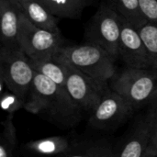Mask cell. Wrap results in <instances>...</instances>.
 I'll list each match as a JSON object with an SVG mask.
<instances>
[{"label":"cell","instance_id":"6da1fadb","mask_svg":"<svg viewBox=\"0 0 157 157\" xmlns=\"http://www.w3.org/2000/svg\"><path fill=\"white\" fill-rule=\"evenodd\" d=\"M24 109L29 113L42 115L62 128L75 126L83 112L65 88L36 71Z\"/></svg>","mask_w":157,"mask_h":157},{"label":"cell","instance_id":"7a4b0ae2","mask_svg":"<svg viewBox=\"0 0 157 157\" xmlns=\"http://www.w3.org/2000/svg\"><path fill=\"white\" fill-rule=\"evenodd\" d=\"M53 57L105 84H109L117 73L116 59L101 47L89 42L75 46L63 45Z\"/></svg>","mask_w":157,"mask_h":157},{"label":"cell","instance_id":"3957f363","mask_svg":"<svg viewBox=\"0 0 157 157\" xmlns=\"http://www.w3.org/2000/svg\"><path fill=\"white\" fill-rule=\"evenodd\" d=\"M109 87L134 109L150 105L157 97V70L126 67L117 72Z\"/></svg>","mask_w":157,"mask_h":157},{"label":"cell","instance_id":"277c9868","mask_svg":"<svg viewBox=\"0 0 157 157\" xmlns=\"http://www.w3.org/2000/svg\"><path fill=\"white\" fill-rule=\"evenodd\" d=\"M121 21L122 16L107 2L102 3L86 29V40L101 47L117 60L120 57Z\"/></svg>","mask_w":157,"mask_h":157},{"label":"cell","instance_id":"5b68a950","mask_svg":"<svg viewBox=\"0 0 157 157\" xmlns=\"http://www.w3.org/2000/svg\"><path fill=\"white\" fill-rule=\"evenodd\" d=\"M34 73L29 58L20 47L0 49V78L5 81L6 88L25 103L32 86Z\"/></svg>","mask_w":157,"mask_h":157},{"label":"cell","instance_id":"8992f818","mask_svg":"<svg viewBox=\"0 0 157 157\" xmlns=\"http://www.w3.org/2000/svg\"><path fill=\"white\" fill-rule=\"evenodd\" d=\"M63 45L64 44L60 30L52 31L38 27L22 13L18 29V46L29 59L53 56Z\"/></svg>","mask_w":157,"mask_h":157},{"label":"cell","instance_id":"52a82bcc","mask_svg":"<svg viewBox=\"0 0 157 157\" xmlns=\"http://www.w3.org/2000/svg\"><path fill=\"white\" fill-rule=\"evenodd\" d=\"M65 65L67 69L66 90L70 98L83 111L92 112L110 88L109 84L98 82L74 67Z\"/></svg>","mask_w":157,"mask_h":157},{"label":"cell","instance_id":"ba28073f","mask_svg":"<svg viewBox=\"0 0 157 157\" xmlns=\"http://www.w3.org/2000/svg\"><path fill=\"white\" fill-rule=\"evenodd\" d=\"M133 109L125 98L109 88L91 112L89 124L98 130L109 129L124 121Z\"/></svg>","mask_w":157,"mask_h":157},{"label":"cell","instance_id":"9c48e42d","mask_svg":"<svg viewBox=\"0 0 157 157\" xmlns=\"http://www.w3.org/2000/svg\"><path fill=\"white\" fill-rule=\"evenodd\" d=\"M120 56L126 67L152 68L144 41L138 28L122 17L120 43Z\"/></svg>","mask_w":157,"mask_h":157},{"label":"cell","instance_id":"30bf717a","mask_svg":"<svg viewBox=\"0 0 157 157\" xmlns=\"http://www.w3.org/2000/svg\"><path fill=\"white\" fill-rule=\"evenodd\" d=\"M1 49L9 50L18 46V29L22 15L17 0H0Z\"/></svg>","mask_w":157,"mask_h":157},{"label":"cell","instance_id":"8fae6325","mask_svg":"<svg viewBox=\"0 0 157 157\" xmlns=\"http://www.w3.org/2000/svg\"><path fill=\"white\" fill-rule=\"evenodd\" d=\"M150 145V133L146 119H142L132 135L114 157H144Z\"/></svg>","mask_w":157,"mask_h":157},{"label":"cell","instance_id":"7c38bea8","mask_svg":"<svg viewBox=\"0 0 157 157\" xmlns=\"http://www.w3.org/2000/svg\"><path fill=\"white\" fill-rule=\"evenodd\" d=\"M23 15L33 24L45 29L58 31V18L40 0H17Z\"/></svg>","mask_w":157,"mask_h":157},{"label":"cell","instance_id":"4fadbf2b","mask_svg":"<svg viewBox=\"0 0 157 157\" xmlns=\"http://www.w3.org/2000/svg\"><path fill=\"white\" fill-rule=\"evenodd\" d=\"M71 144L70 140L66 137L52 136L27 143L24 145V150L34 155L53 157L69 152Z\"/></svg>","mask_w":157,"mask_h":157},{"label":"cell","instance_id":"5bb4252c","mask_svg":"<svg viewBox=\"0 0 157 157\" xmlns=\"http://www.w3.org/2000/svg\"><path fill=\"white\" fill-rule=\"evenodd\" d=\"M55 17L61 18H78L84 10L92 6L95 0H40Z\"/></svg>","mask_w":157,"mask_h":157},{"label":"cell","instance_id":"9a60e30c","mask_svg":"<svg viewBox=\"0 0 157 157\" xmlns=\"http://www.w3.org/2000/svg\"><path fill=\"white\" fill-rule=\"evenodd\" d=\"M29 62L34 71L43 75L60 86L66 89L67 69L65 64L57 61L53 56L35 60L29 59Z\"/></svg>","mask_w":157,"mask_h":157},{"label":"cell","instance_id":"2e32d148","mask_svg":"<svg viewBox=\"0 0 157 157\" xmlns=\"http://www.w3.org/2000/svg\"><path fill=\"white\" fill-rule=\"evenodd\" d=\"M0 134V157H16L17 155V133L13 122V114H8L1 122Z\"/></svg>","mask_w":157,"mask_h":157},{"label":"cell","instance_id":"e0dca14e","mask_svg":"<svg viewBox=\"0 0 157 157\" xmlns=\"http://www.w3.org/2000/svg\"><path fill=\"white\" fill-rule=\"evenodd\" d=\"M106 2L136 28L145 22L140 10L139 0H107Z\"/></svg>","mask_w":157,"mask_h":157},{"label":"cell","instance_id":"ac0fdd59","mask_svg":"<svg viewBox=\"0 0 157 157\" xmlns=\"http://www.w3.org/2000/svg\"><path fill=\"white\" fill-rule=\"evenodd\" d=\"M138 29L146 46L151 66L157 70V23L144 22Z\"/></svg>","mask_w":157,"mask_h":157},{"label":"cell","instance_id":"d6986e66","mask_svg":"<svg viewBox=\"0 0 157 157\" xmlns=\"http://www.w3.org/2000/svg\"><path fill=\"white\" fill-rule=\"evenodd\" d=\"M145 119L150 133V145L148 152L157 156V97L150 104V108Z\"/></svg>","mask_w":157,"mask_h":157},{"label":"cell","instance_id":"ffe728a7","mask_svg":"<svg viewBox=\"0 0 157 157\" xmlns=\"http://www.w3.org/2000/svg\"><path fill=\"white\" fill-rule=\"evenodd\" d=\"M114 155L115 154L110 145L101 143L87 146L80 151L63 157H114Z\"/></svg>","mask_w":157,"mask_h":157},{"label":"cell","instance_id":"44dd1931","mask_svg":"<svg viewBox=\"0 0 157 157\" xmlns=\"http://www.w3.org/2000/svg\"><path fill=\"white\" fill-rule=\"evenodd\" d=\"M1 106L8 114H13L20 109H24L25 102L6 87L1 91Z\"/></svg>","mask_w":157,"mask_h":157},{"label":"cell","instance_id":"7402d4cb","mask_svg":"<svg viewBox=\"0 0 157 157\" xmlns=\"http://www.w3.org/2000/svg\"><path fill=\"white\" fill-rule=\"evenodd\" d=\"M139 5L144 21L157 23V0H139Z\"/></svg>","mask_w":157,"mask_h":157},{"label":"cell","instance_id":"603a6c76","mask_svg":"<svg viewBox=\"0 0 157 157\" xmlns=\"http://www.w3.org/2000/svg\"><path fill=\"white\" fill-rule=\"evenodd\" d=\"M144 157H157V156L156 155H155L154 154H151V153L147 152V153H146V155H145Z\"/></svg>","mask_w":157,"mask_h":157}]
</instances>
